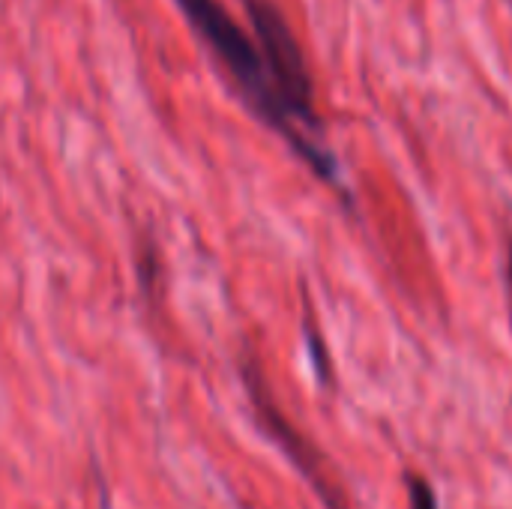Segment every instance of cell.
<instances>
[{"mask_svg": "<svg viewBox=\"0 0 512 509\" xmlns=\"http://www.w3.org/2000/svg\"><path fill=\"white\" fill-rule=\"evenodd\" d=\"M408 492H411V509H438L435 492L429 486V480L423 477H408Z\"/></svg>", "mask_w": 512, "mask_h": 509, "instance_id": "cell-3", "label": "cell"}, {"mask_svg": "<svg viewBox=\"0 0 512 509\" xmlns=\"http://www.w3.org/2000/svg\"><path fill=\"white\" fill-rule=\"evenodd\" d=\"M252 33L267 57L279 102L297 135V156L330 186H339V162L321 141V120L315 111V90L306 54L273 0H243Z\"/></svg>", "mask_w": 512, "mask_h": 509, "instance_id": "cell-1", "label": "cell"}, {"mask_svg": "<svg viewBox=\"0 0 512 509\" xmlns=\"http://www.w3.org/2000/svg\"><path fill=\"white\" fill-rule=\"evenodd\" d=\"M507 273H510V291H512V246H510V267H507Z\"/></svg>", "mask_w": 512, "mask_h": 509, "instance_id": "cell-4", "label": "cell"}, {"mask_svg": "<svg viewBox=\"0 0 512 509\" xmlns=\"http://www.w3.org/2000/svg\"><path fill=\"white\" fill-rule=\"evenodd\" d=\"M177 6L186 15L189 27L198 33V39L222 63V69L234 81L243 102L255 111V117L264 120L276 135H282L291 150H297L294 126L279 102L267 57L255 33H246V27H240V21L228 12L222 0H177Z\"/></svg>", "mask_w": 512, "mask_h": 509, "instance_id": "cell-2", "label": "cell"}]
</instances>
